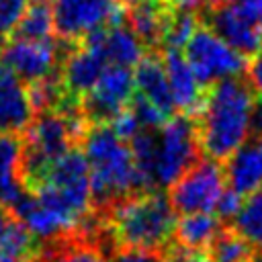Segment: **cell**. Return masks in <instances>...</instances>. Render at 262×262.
I'll use <instances>...</instances> for the list:
<instances>
[{"label":"cell","instance_id":"cell-1","mask_svg":"<svg viewBox=\"0 0 262 262\" xmlns=\"http://www.w3.org/2000/svg\"><path fill=\"white\" fill-rule=\"evenodd\" d=\"M260 96L246 74L213 82L192 117L201 154L223 164L250 135Z\"/></svg>","mask_w":262,"mask_h":262},{"label":"cell","instance_id":"cell-2","mask_svg":"<svg viewBox=\"0 0 262 262\" xmlns=\"http://www.w3.org/2000/svg\"><path fill=\"white\" fill-rule=\"evenodd\" d=\"M80 143L90 168L92 209L98 215H104L115 203L131 194L149 190L135 166L129 143L108 123L88 125Z\"/></svg>","mask_w":262,"mask_h":262},{"label":"cell","instance_id":"cell-3","mask_svg":"<svg viewBox=\"0 0 262 262\" xmlns=\"http://www.w3.org/2000/svg\"><path fill=\"white\" fill-rule=\"evenodd\" d=\"M102 219L117 250H164L176 227V211L160 188L115 203Z\"/></svg>","mask_w":262,"mask_h":262},{"label":"cell","instance_id":"cell-4","mask_svg":"<svg viewBox=\"0 0 262 262\" xmlns=\"http://www.w3.org/2000/svg\"><path fill=\"white\" fill-rule=\"evenodd\" d=\"M182 55L205 90L217 80L246 74L248 68V59L229 47L203 20L182 47Z\"/></svg>","mask_w":262,"mask_h":262},{"label":"cell","instance_id":"cell-5","mask_svg":"<svg viewBox=\"0 0 262 262\" xmlns=\"http://www.w3.org/2000/svg\"><path fill=\"white\" fill-rule=\"evenodd\" d=\"M201 156L194 121L182 113L172 115L158 129V156L154 168L156 186L160 188L176 182Z\"/></svg>","mask_w":262,"mask_h":262},{"label":"cell","instance_id":"cell-6","mask_svg":"<svg viewBox=\"0 0 262 262\" xmlns=\"http://www.w3.org/2000/svg\"><path fill=\"white\" fill-rule=\"evenodd\" d=\"M225 190L223 166L207 156H201L176 182L170 184L168 199L176 213H211Z\"/></svg>","mask_w":262,"mask_h":262},{"label":"cell","instance_id":"cell-7","mask_svg":"<svg viewBox=\"0 0 262 262\" xmlns=\"http://www.w3.org/2000/svg\"><path fill=\"white\" fill-rule=\"evenodd\" d=\"M135 92L133 70L125 66L108 63L94 88L82 96L80 111L88 125L111 123L125 106H129Z\"/></svg>","mask_w":262,"mask_h":262},{"label":"cell","instance_id":"cell-8","mask_svg":"<svg viewBox=\"0 0 262 262\" xmlns=\"http://www.w3.org/2000/svg\"><path fill=\"white\" fill-rule=\"evenodd\" d=\"M59 59H61L59 43H55V39L51 37L41 41L8 37V43L0 53V63L6 66L20 82L27 84L53 74L61 66Z\"/></svg>","mask_w":262,"mask_h":262},{"label":"cell","instance_id":"cell-9","mask_svg":"<svg viewBox=\"0 0 262 262\" xmlns=\"http://www.w3.org/2000/svg\"><path fill=\"white\" fill-rule=\"evenodd\" d=\"M199 18L246 59H254L262 53V25L246 18L235 4H209L199 12Z\"/></svg>","mask_w":262,"mask_h":262},{"label":"cell","instance_id":"cell-10","mask_svg":"<svg viewBox=\"0 0 262 262\" xmlns=\"http://www.w3.org/2000/svg\"><path fill=\"white\" fill-rule=\"evenodd\" d=\"M117 0H51L53 31L61 41L78 43L98 27H106Z\"/></svg>","mask_w":262,"mask_h":262},{"label":"cell","instance_id":"cell-11","mask_svg":"<svg viewBox=\"0 0 262 262\" xmlns=\"http://www.w3.org/2000/svg\"><path fill=\"white\" fill-rule=\"evenodd\" d=\"M106 66L108 63L102 51L76 43V47H72L66 53L61 63V82H63L66 94L80 102L82 96L94 88V84L98 82Z\"/></svg>","mask_w":262,"mask_h":262},{"label":"cell","instance_id":"cell-12","mask_svg":"<svg viewBox=\"0 0 262 262\" xmlns=\"http://www.w3.org/2000/svg\"><path fill=\"white\" fill-rule=\"evenodd\" d=\"M225 184L242 196L262 188V135H250L223 164Z\"/></svg>","mask_w":262,"mask_h":262},{"label":"cell","instance_id":"cell-13","mask_svg":"<svg viewBox=\"0 0 262 262\" xmlns=\"http://www.w3.org/2000/svg\"><path fill=\"white\" fill-rule=\"evenodd\" d=\"M35 117L25 82L0 63V135H20Z\"/></svg>","mask_w":262,"mask_h":262},{"label":"cell","instance_id":"cell-14","mask_svg":"<svg viewBox=\"0 0 262 262\" xmlns=\"http://www.w3.org/2000/svg\"><path fill=\"white\" fill-rule=\"evenodd\" d=\"M162 59H164V68H166V76H168L176 113H182L192 119L203 104L205 88L199 84V80L192 74L190 66L186 63L182 51L162 49Z\"/></svg>","mask_w":262,"mask_h":262},{"label":"cell","instance_id":"cell-15","mask_svg":"<svg viewBox=\"0 0 262 262\" xmlns=\"http://www.w3.org/2000/svg\"><path fill=\"white\" fill-rule=\"evenodd\" d=\"M133 80H135V92L145 96L168 119L172 115H176V106H174V98L170 92L162 51H145V55L133 68Z\"/></svg>","mask_w":262,"mask_h":262},{"label":"cell","instance_id":"cell-16","mask_svg":"<svg viewBox=\"0 0 262 262\" xmlns=\"http://www.w3.org/2000/svg\"><path fill=\"white\" fill-rule=\"evenodd\" d=\"M172 12L164 0H137L127 6V25L147 51H160L162 35Z\"/></svg>","mask_w":262,"mask_h":262},{"label":"cell","instance_id":"cell-17","mask_svg":"<svg viewBox=\"0 0 262 262\" xmlns=\"http://www.w3.org/2000/svg\"><path fill=\"white\" fill-rule=\"evenodd\" d=\"M43 244L23 225L12 211L0 205V260L41 262Z\"/></svg>","mask_w":262,"mask_h":262},{"label":"cell","instance_id":"cell-18","mask_svg":"<svg viewBox=\"0 0 262 262\" xmlns=\"http://www.w3.org/2000/svg\"><path fill=\"white\" fill-rule=\"evenodd\" d=\"M20 149V135H0V205L6 209H10L25 192L18 178Z\"/></svg>","mask_w":262,"mask_h":262},{"label":"cell","instance_id":"cell-19","mask_svg":"<svg viewBox=\"0 0 262 262\" xmlns=\"http://www.w3.org/2000/svg\"><path fill=\"white\" fill-rule=\"evenodd\" d=\"M223 221L211 213H190L176 219L174 242L190 252H207L211 239L221 229Z\"/></svg>","mask_w":262,"mask_h":262},{"label":"cell","instance_id":"cell-20","mask_svg":"<svg viewBox=\"0 0 262 262\" xmlns=\"http://www.w3.org/2000/svg\"><path fill=\"white\" fill-rule=\"evenodd\" d=\"M41 262H111V258L98 246L68 233L49 242V248L43 246Z\"/></svg>","mask_w":262,"mask_h":262},{"label":"cell","instance_id":"cell-21","mask_svg":"<svg viewBox=\"0 0 262 262\" xmlns=\"http://www.w3.org/2000/svg\"><path fill=\"white\" fill-rule=\"evenodd\" d=\"M53 33V4L51 0H31L18 25L10 33L12 39L41 41Z\"/></svg>","mask_w":262,"mask_h":262},{"label":"cell","instance_id":"cell-22","mask_svg":"<svg viewBox=\"0 0 262 262\" xmlns=\"http://www.w3.org/2000/svg\"><path fill=\"white\" fill-rule=\"evenodd\" d=\"M229 225L254 250H262V188L244 196V203Z\"/></svg>","mask_w":262,"mask_h":262},{"label":"cell","instance_id":"cell-23","mask_svg":"<svg viewBox=\"0 0 262 262\" xmlns=\"http://www.w3.org/2000/svg\"><path fill=\"white\" fill-rule=\"evenodd\" d=\"M254 248L229 225L223 223L207 248L211 262H250Z\"/></svg>","mask_w":262,"mask_h":262},{"label":"cell","instance_id":"cell-24","mask_svg":"<svg viewBox=\"0 0 262 262\" xmlns=\"http://www.w3.org/2000/svg\"><path fill=\"white\" fill-rule=\"evenodd\" d=\"M199 23H201L199 12L174 10L170 14V18H168L166 29H164L160 51L162 49H178V51H182V47L186 45V41L190 39V35L199 27Z\"/></svg>","mask_w":262,"mask_h":262},{"label":"cell","instance_id":"cell-25","mask_svg":"<svg viewBox=\"0 0 262 262\" xmlns=\"http://www.w3.org/2000/svg\"><path fill=\"white\" fill-rule=\"evenodd\" d=\"M29 2L31 0H0V29L8 33V37L25 14Z\"/></svg>","mask_w":262,"mask_h":262},{"label":"cell","instance_id":"cell-26","mask_svg":"<svg viewBox=\"0 0 262 262\" xmlns=\"http://www.w3.org/2000/svg\"><path fill=\"white\" fill-rule=\"evenodd\" d=\"M242 203H244V196L225 186V190L221 192V196H219V201H217V205H215V213H217V217H219L223 223H229V221L235 217V213L239 211Z\"/></svg>","mask_w":262,"mask_h":262},{"label":"cell","instance_id":"cell-27","mask_svg":"<svg viewBox=\"0 0 262 262\" xmlns=\"http://www.w3.org/2000/svg\"><path fill=\"white\" fill-rule=\"evenodd\" d=\"M111 127H113V131L123 139V141H129L139 129H141V125H139V121H137V117L133 115V111L129 108V106H125L111 123H108Z\"/></svg>","mask_w":262,"mask_h":262},{"label":"cell","instance_id":"cell-28","mask_svg":"<svg viewBox=\"0 0 262 262\" xmlns=\"http://www.w3.org/2000/svg\"><path fill=\"white\" fill-rule=\"evenodd\" d=\"M166 260L168 262H211L207 252H190L182 246L170 248L168 254H166Z\"/></svg>","mask_w":262,"mask_h":262},{"label":"cell","instance_id":"cell-29","mask_svg":"<svg viewBox=\"0 0 262 262\" xmlns=\"http://www.w3.org/2000/svg\"><path fill=\"white\" fill-rule=\"evenodd\" d=\"M237 10L256 25H262V0H237Z\"/></svg>","mask_w":262,"mask_h":262},{"label":"cell","instance_id":"cell-30","mask_svg":"<svg viewBox=\"0 0 262 262\" xmlns=\"http://www.w3.org/2000/svg\"><path fill=\"white\" fill-rule=\"evenodd\" d=\"M246 76L250 80V84L254 86L256 94L262 98V53L254 59L248 61V68H246Z\"/></svg>","mask_w":262,"mask_h":262},{"label":"cell","instance_id":"cell-31","mask_svg":"<svg viewBox=\"0 0 262 262\" xmlns=\"http://www.w3.org/2000/svg\"><path fill=\"white\" fill-rule=\"evenodd\" d=\"M172 10H186V12H201L209 0H164Z\"/></svg>","mask_w":262,"mask_h":262},{"label":"cell","instance_id":"cell-32","mask_svg":"<svg viewBox=\"0 0 262 262\" xmlns=\"http://www.w3.org/2000/svg\"><path fill=\"white\" fill-rule=\"evenodd\" d=\"M237 0H209V4L211 6H225V4H235ZM207 4V6H209Z\"/></svg>","mask_w":262,"mask_h":262},{"label":"cell","instance_id":"cell-33","mask_svg":"<svg viewBox=\"0 0 262 262\" xmlns=\"http://www.w3.org/2000/svg\"><path fill=\"white\" fill-rule=\"evenodd\" d=\"M6 43H8V33H4V31L0 29V53H2V49H4Z\"/></svg>","mask_w":262,"mask_h":262},{"label":"cell","instance_id":"cell-34","mask_svg":"<svg viewBox=\"0 0 262 262\" xmlns=\"http://www.w3.org/2000/svg\"><path fill=\"white\" fill-rule=\"evenodd\" d=\"M119 2H121V4H125V6H131V4H135L137 0H119Z\"/></svg>","mask_w":262,"mask_h":262},{"label":"cell","instance_id":"cell-35","mask_svg":"<svg viewBox=\"0 0 262 262\" xmlns=\"http://www.w3.org/2000/svg\"><path fill=\"white\" fill-rule=\"evenodd\" d=\"M0 262H31V260H0Z\"/></svg>","mask_w":262,"mask_h":262},{"label":"cell","instance_id":"cell-36","mask_svg":"<svg viewBox=\"0 0 262 262\" xmlns=\"http://www.w3.org/2000/svg\"><path fill=\"white\" fill-rule=\"evenodd\" d=\"M260 135H262V131H260Z\"/></svg>","mask_w":262,"mask_h":262}]
</instances>
